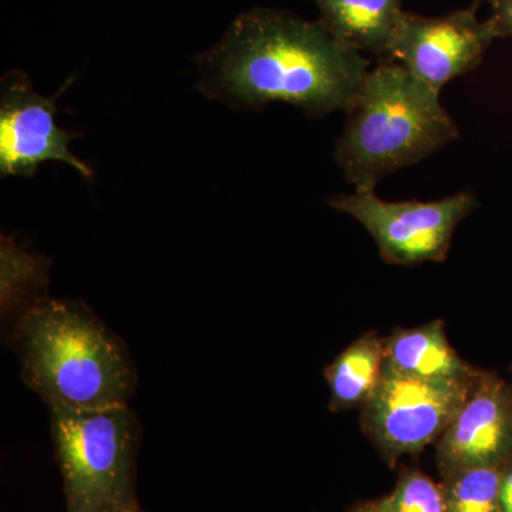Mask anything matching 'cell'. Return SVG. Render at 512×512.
<instances>
[{"instance_id": "1", "label": "cell", "mask_w": 512, "mask_h": 512, "mask_svg": "<svg viewBox=\"0 0 512 512\" xmlns=\"http://www.w3.org/2000/svg\"><path fill=\"white\" fill-rule=\"evenodd\" d=\"M205 59L229 99L247 106L281 101L313 116L348 109L370 70L367 57L319 20L262 8L239 15Z\"/></svg>"}, {"instance_id": "2", "label": "cell", "mask_w": 512, "mask_h": 512, "mask_svg": "<svg viewBox=\"0 0 512 512\" xmlns=\"http://www.w3.org/2000/svg\"><path fill=\"white\" fill-rule=\"evenodd\" d=\"M10 342L23 382L49 410L127 406L136 393L126 343L83 302L40 299L20 313Z\"/></svg>"}, {"instance_id": "3", "label": "cell", "mask_w": 512, "mask_h": 512, "mask_svg": "<svg viewBox=\"0 0 512 512\" xmlns=\"http://www.w3.org/2000/svg\"><path fill=\"white\" fill-rule=\"evenodd\" d=\"M345 113L336 161L355 191L375 190L386 175L419 163L460 134L440 94L392 59L367 72Z\"/></svg>"}, {"instance_id": "4", "label": "cell", "mask_w": 512, "mask_h": 512, "mask_svg": "<svg viewBox=\"0 0 512 512\" xmlns=\"http://www.w3.org/2000/svg\"><path fill=\"white\" fill-rule=\"evenodd\" d=\"M50 434L66 512H130L137 507L141 424L130 406L50 409Z\"/></svg>"}, {"instance_id": "5", "label": "cell", "mask_w": 512, "mask_h": 512, "mask_svg": "<svg viewBox=\"0 0 512 512\" xmlns=\"http://www.w3.org/2000/svg\"><path fill=\"white\" fill-rule=\"evenodd\" d=\"M477 379H421L384 363L375 393L362 407V429L383 460L394 467L403 456L437 443Z\"/></svg>"}, {"instance_id": "6", "label": "cell", "mask_w": 512, "mask_h": 512, "mask_svg": "<svg viewBox=\"0 0 512 512\" xmlns=\"http://www.w3.org/2000/svg\"><path fill=\"white\" fill-rule=\"evenodd\" d=\"M329 205L369 231L386 264L419 265L447 258L458 224L477 200L473 192L461 191L439 201L390 202L372 190L340 195Z\"/></svg>"}, {"instance_id": "7", "label": "cell", "mask_w": 512, "mask_h": 512, "mask_svg": "<svg viewBox=\"0 0 512 512\" xmlns=\"http://www.w3.org/2000/svg\"><path fill=\"white\" fill-rule=\"evenodd\" d=\"M495 39L490 20L478 19L474 8L436 18L404 12L390 59L440 94L448 82L476 70Z\"/></svg>"}, {"instance_id": "8", "label": "cell", "mask_w": 512, "mask_h": 512, "mask_svg": "<svg viewBox=\"0 0 512 512\" xmlns=\"http://www.w3.org/2000/svg\"><path fill=\"white\" fill-rule=\"evenodd\" d=\"M55 99L33 90L28 77L10 72L2 80L0 97V171L2 175L30 177L45 161L72 165L83 177L93 175L89 167L69 151L74 134L56 126Z\"/></svg>"}, {"instance_id": "9", "label": "cell", "mask_w": 512, "mask_h": 512, "mask_svg": "<svg viewBox=\"0 0 512 512\" xmlns=\"http://www.w3.org/2000/svg\"><path fill=\"white\" fill-rule=\"evenodd\" d=\"M441 477L512 461V384L481 370L473 389L436 443Z\"/></svg>"}, {"instance_id": "10", "label": "cell", "mask_w": 512, "mask_h": 512, "mask_svg": "<svg viewBox=\"0 0 512 512\" xmlns=\"http://www.w3.org/2000/svg\"><path fill=\"white\" fill-rule=\"evenodd\" d=\"M323 28L359 53L390 59L404 12L402 0H313Z\"/></svg>"}, {"instance_id": "11", "label": "cell", "mask_w": 512, "mask_h": 512, "mask_svg": "<svg viewBox=\"0 0 512 512\" xmlns=\"http://www.w3.org/2000/svg\"><path fill=\"white\" fill-rule=\"evenodd\" d=\"M386 365L404 375L434 380H474L481 370L471 366L448 342L441 319L412 329H396L384 338Z\"/></svg>"}, {"instance_id": "12", "label": "cell", "mask_w": 512, "mask_h": 512, "mask_svg": "<svg viewBox=\"0 0 512 512\" xmlns=\"http://www.w3.org/2000/svg\"><path fill=\"white\" fill-rule=\"evenodd\" d=\"M386 363L384 338L375 332L363 333L340 352L325 369L332 412L360 409L375 393Z\"/></svg>"}, {"instance_id": "13", "label": "cell", "mask_w": 512, "mask_h": 512, "mask_svg": "<svg viewBox=\"0 0 512 512\" xmlns=\"http://www.w3.org/2000/svg\"><path fill=\"white\" fill-rule=\"evenodd\" d=\"M47 262L42 256L28 254L9 238L2 239V282L0 308L3 318L18 316L33 303L46 298Z\"/></svg>"}, {"instance_id": "14", "label": "cell", "mask_w": 512, "mask_h": 512, "mask_svg": "<svg viewBox=\"0 0 512 512\" xmlns=\"http://www.w3.org/2000/svg\"><path fill=\"white\" fill-rule=\"evenodd\" d=\"M441 478L448 512H503V468H466Z\"/></svg>"}, {"instance_id": "15", "label": "cell", "mask_w": 512, "mask_h": 512, "mask_svg": "<svg viewBox=\"0 0 512 512\" xmlns=\"http://www.w3.org/2000/svg\"><path fill=\"white\" fill-rule=\"evenodd\" d=\"M387 501L393 512H448L441 484L414 467L400 471Z\"/></svg>"}, {"instance_id": "16", "label": "cell", "mask_w": 512, "mask_h": 512, "mask_svg": "<svg viewBox=\"0 0 512 512\" xmlns=\"http://www.w3.org/2000/svg\"><path fill=\"white\" fill-rule=\"evenodd\" d=\"M490 22L497 37H512V0H491Z\"/></svg>"}, {"instance_id": "17", "label": "cell", "mask_w": 512, "mask_h": 512, "mask_svg": "<svg viewBox=\"0 0 512 512\" xmlns=\"http://www.w3.org/2000/svg\"><path fill=\"white\" fill-rule=\"evenodd\" d=\"M501 508H503V512H512V461L503 468Z\"/></svg>"}, {"instance_id": "18", "label": "cell", "mask_w": 512, "mask_h": 512, "mask_svg": "<svg viewBox=\"0 0 512 512\" xmlns=\"http://www.w3.org/2000/svg\"><path fill=\"white\" fill-rule=\"evenodd\" d=\"M350 512H393L387 497L379 500L367 501V503L357 504Z\"/></svg>"}, {"instance_id": "19", "label": "cell", "mask_w": 512, "mask_h": 512, "mask_svg": "<svg viewBox=\"0 0 512 512\" xmlns=\"http://www.w3.org/2000/svg\"><path fill=\"white\" fill-rule=\"evenodd\" d=\"M481 2H491V0H476V6H473V8L477 9V6L480 5Z\"/></svg>"}, {"instance_id": "20", "label": "cell", "mask_w": 512, "mask_h": 512, "mask_svg": "<svg viewBox=\"0 0 512 512\" xmlns=\"http://www.w3.org/2000/svg\"><path fill=\"white\" fill-rule=\"evenodd\" d=\"M130 512H143V511H141V508L138 507V505H137V507L134 508V510H131Z\"/></svg>"}]
</instances>
